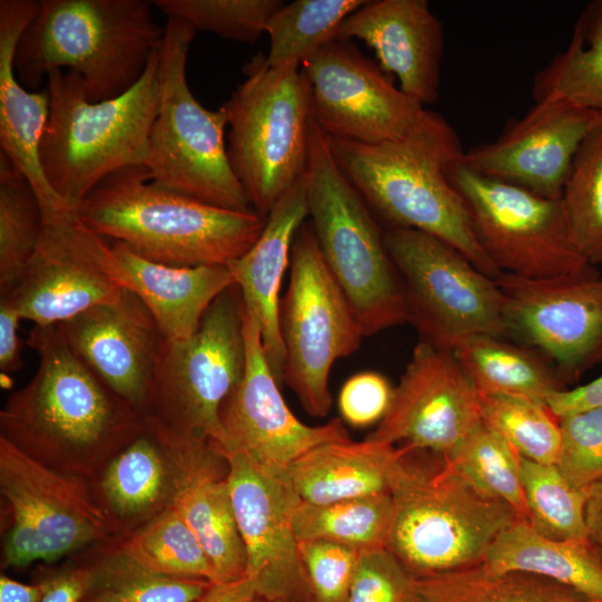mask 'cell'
Returning <instances> with one entry per match:
<instances>
[{
  "instance_id": "obj_31",
  "label": "cell",
  "mask_w": 602,
  "mask_h": 602,
  "mask_svg": "<svg viewBox=\"0 0 602 602\" xmlns=\"http://www.w3.org/2000/svg\"><path fill=\"white\" fill-rule=\"evenodd\" d=\"M480 395H508L544 402L566 389L557 369L538 351L507 338L473 334L450 350Z\"/></svg>"
},
{
  "instance_id": "obj_24",
  "label": "cell",
  "mask_w": 602,
  "mask_h": 602,
  "mask_svg": "<svg viewBox=\"0 0 602 602\" xmlns=\"http://www.w3.org/2000/svg\"><path fill=\"white\" fill-rule=\"evenodd\" d=\"M155 423L168 439L177 465L172 508L202 545L213 582L244 577L246 557L233 511L227 458L208 441L181 436Z\"/></svg>"
},
{
  "instance_id": "obj_1",
  "label": "cell",
  "mask_w": 602,
  "mask_h": 602,
  "mask_svg": "<svg viewBox=\"0 0 602 602\" xmlns=\"http://www.w3.org/2000/svg\"><path fill=\"white\" fill-rule=\"evenodd\" d=\"M35 376L0 411V436L39 463L94 479L145 426L144 417L76 355L58 324L35 326Z\"/></svg>"
},
{
  "instance_id": "obj_52",
  "label": "cell",
  "mask_w": 602,
  "mask_h": 602,
  "mask_svg": "<svg viewBox=\"0 0 602 602\" xmlns=\"http://www.w3.org/2000/svg\"><path fill=\"white\" fill-rule=\"evenodd\" d=\"M585 523L588 540L602 559V482L589 489Z\"/></svg>"
},
{
  "instance_id": "obj_46",
  "label": "cell",
  "mask_w": 602,
  "mask_h": 602,
  "mask_svg": "<svg viewBox=\"0 0 602 602\" xmlns=\"http://www.w3.org/2000/svg\"><path fill=\"white\" fill-rule=\"evenodd\" d=\"M411 577L388 548L362 551L347 602H407Z\"/></svg>"
},
{
  "instance_id": "obj_16",
  "label": "cell",
  "mask_w": 602,
  "mask_h": 602,
  "mask_svg": "<svg viewBox=\"0 0 602 602\" xmlns=\"http://www.w3.org/2000/svg\"><path fill=\"white\" fill-rule=\"evenodd\" d=\"M495 280L506 338L551 360L565 386L602 362V278L595 269L546 279L501 273Z\"/></svg>"
},
{
  "instance_id": "obj_27",
  "label": "cell",
  "mask_w": 602,
  "mask_h": 602,
  "mask_svg": "<svg viewBox=\"0 0 602 602\" xmlns=\"http://www.w3.org/2000/svg\"><path fill=\"white\" fill-rule=\"evenodd\" d=\"M111 250L124 289L143 302L162 336L169 341L191 338L215 299L235 285L229 264H161L142 258L118 241H114Z\"/></svg>"
},
{
  "instance_id": "obj_54",
  "label": "cell",
  "mask_w": 602,
  "mask_h": 602,
  "mask_svg": "<svg viewBox=\"0 0 602 602\" xmlns=\"http://www.w3.org/2000/svg\"><path fill=\"white\" fill-rule=\"evenodd\" d=\"M258 602H284V601H281V600H264V599H259Z\"/></svg>"
},
{
  "instance_id": "obj_30",
  "label": "cell",
  "mask_w": 602,
  "mask_h": 602,
  "mask_svg": "<svg viewBox=\"0 0 602 602\" xmlns=\"http://www.w3.org/2000/svg\"><path fill=\"white\" fill-rule=\"evenodd\" d=\"M484 564L546 577L602 602V559L591 543L550 538L526 520L517 518L496 537Z\"/></svg>"
},
{
  "instance_id": "obj_20",
  "label": "cell",
  "mask_w": 602,
  "mask_h": 602,
  "mask_svg": "<svg viewBox=\"0 0 602 602\" xmlns=\"http://www.w3.org/2000/svg\"><path fill=\"white\" fill-rule=\"evenodd\" d=\"M243 333L244 373L220 410L219 450L224 456L243 454L265 468L284 470L315 446L350 439L341 418L309 426L293 415L265 357L259 324L244 309Z\"/></svg>"
},
{
  "instance_id": "obj_12",
  "label": "cell",
  "mask_w": 602,
  "mask_h": 602,
  "mask_svg": "<svg viewBox=\"0 0 602 602\" xmlns=\"http://www.w3.org/2000/svg\"><path fill=\"white\" fill-rule=\"evenodd\" d=\"M290 265L279 307L282 381L307 414L322 418L332 405L329 376L333 363L356 352L365 334L322 256L311 223L297 232Z\"/></svg>"
},
{
  "instance_id": "obj_19",
  "label": "cell",
  "mask_w": 602,
  "mask_h": 602,
  "mask_svg": "<svg viewBox=\"0 0 602 602\" xmlns=\"http://www.w3.org/2000/svg\"><path fill=\"white\" fill-rule=\"evenodd\" d=\"M229 484L244 545L246 576L264 600L312 602L299 555L293 515L301 498L285 472L229 454Z\"/></svg>"
},
{
  "instance_id": "obj_39",
  "label": "cell",
  "mask_w": 602,
  "mask_h": 602,
  "mask_svg": "<svg viewBox=\"0 0 602 602\" xmlns=\"http://www.w3.org/2000/svg\"><path fill=\"white\" fill-rule=\"evenodd\" d=\"M520 459L516 450L482 421L443 460L480 494L507 503L520 518L527 521Z\"/></svg>"
},
{
  "instance_id": "obj_36",
  "label": "cell",
  "mask_w": 602,
  "mask_h": 602,
  "mask_svg": "<svg viewBox=\"0 0 602 602\" xmlns=\"http://www.w3.org/2000/svg\"><path fill=\"white\" fill-rule=\"evenodd\" d=\"M91 548L82 561L91 583L81 602H197L212 583L153 572L103 545Z\"/></svg>"
},
{
  "instance_id": "obj_32",
  "label": "cell",
  "mask_w": 602,
  "mask_h": 602,
  "mask_svg": "<svg viewBox=\"0 0 602 602\" xmlns=\"http://www.w3.org/2000/svg\"><path fill=\"white\" fill-rule=\"evenodd\" d=\"M407 602H596L534 574L496 572L484 563L460 571L411 577Z\"/></svg>"
},
{
  "instance_id": "obj_48",
  "label": "cell",
  "mask_w": 602,
  "mask_h": 602,
  "mask_svg": "<svg viewBox=\"0 0 602 602\" xmlns=\"http://www.w3.org/2000/svg\"><path fill=\"white\" fill-rule=\"evenodd\" d=\"M39 602H81L90 583L91 572L84 562L70 563L39 574Z\"/></svg>"
},
{
  "instance_id": "obj_26",
  "label": "cell",
  "mask_w": 602,
  "mask_h": 602,
  "mask_svg": "<svg viewBox=\"0 0 602 602\" xmlns=\"http://www.w3.org/2000/svg\"><path fill=\"white\" fill-rule=\"evenodd\" d=\"M308 215L303 173L276 201L256 242L229 263L243 309L259 324L265 357L280 386L284 349L279 328V293L295 234Z\"/></svg>"
},
{
  "instance_id": "obj_40",
  "label": "cell",
  "mask_w": 602,
  "mask_h": 602,
  "mask_svg": "<svg viewBox=\"0 0 602 602\" xmlns=\"http://www.w3.org/2000/svg\"><path fill=\"white\" fill-rule=\"evenodd\" d=\"M520 465L530 525L553 540L589 541L585 523L589 489L571 486L555 465L522 456Z\"/></svg>"
},
{
  "instance_id": "obj_42",
  "label": "cell",
  "mask_w": 602,
  "mask_h": 602,
  "mask_svg": "<svg viewBox=\"0 0 602 602\" xmlns=\"http://www.w3.org/2000/svg\"><path fill=\"white\" fill-rule=\"evenodd\" d=\"M480 418L516 453L540 464L554 465L561 431L546 404L508 395H480Z\"/></svg>"
},
{
  "instance_id": "obj_43",
  "label": "cell",
  "mask_w": 602,
  "mask_h": 602,
  "mask_svg": "<svg viewBox=\"0 0 602 602\" xmlns=\"http://www.w3.org/2000/svg\"><path fill=\"white\" fill-rule=\"evenodd\" d=\"M167 18L181 20L195 31L255 43L281 0H153Z\"/></svg>"
},
{
  "instance_id": "obj_41",
  "label": "cell",
  "mask_w": 602,
  "mask_h": 602,
  "mask_svg": "<svg viewBox=\"0 0 602 602\" xmlns=\"http://www.w3.org/2000/svg\"><path fill=\"white\" fill-rule=\"evenodd\" d=\"M561 201L581 253L592 265L602 262V124L579 148Z\"/></svg>"
},
{
  "instance_id": "obj_34",
  "label": "cell",
  "mask_w": 602,
  "mask_h": 602,
  "mask_svg": "<svg viewBox=\"0 0 602 602\" xmlns=\"http://www.w3.org/2000/svg\"><path fill=\"white\" fill-rule=\"evenodd\" d=\"M394 518L390 494L326 504L301 501L293 515L298 542L328 541L359 552L387 548Z\"/></svg>"
},
{
  "instance_id": "obj_7",
  "label": "cell",
  "mask_w": 602,
  "mask_h": 602,
  "mask_svg": "<svg viewBox=\"0 0 602 602\" xmlns=\"http://www.w3.org/2000/svg\"><path fill=\"white\" fill-rule=\"evenodd\" d=\"M390 495L387 548L412 577L483 564L496 537L520 518L507 503L480 494L445 463L429 472L405 458Z\"/></svg>"
},
{
  "instance_id": "obj_11",
  "label": "cell",
  "mask_w": 602,
  "mask_h": 602,
  "mask_svg": "<svg viewBox=\"0 0 602 602\" xmlns=\"http://www.w3.org/2000/svg\"><path fill=\"white\" fill-rule=\"evenodd\" d=\"M244 368L243 303L233 285L215 299L191 338L164 339L144 418L219 449L223 443L220 410Z\"/></svg>"
},
{
  "instance_id": "obj_53",
  "label": "cell",
  "mask_w": 602,
  "mask_h": 602,
  "mask_svg": "<svg viewBox=\"0 0 602 602\" xmlns=\"http://www.w3.org/2000/svg\"><path fill=\"white\" fill-rule=\"evenodd\" d=\"M40 589L37 583L26 584L6 574L0 575V602H39Z\"/></svg>"
},
{
  "instance_id": "obj_51",
  "label": "cell",
  "mask_w": 602,
  "mask_h": 602,
  "mask_svg": "<svg viewBox=\"0 0 602 602\" xmlns=\"http://www.w3.org/2000/svg\"><path fill=\"white\" fill-rule=\"evenodd\" d=\"M253 582L244 577L230 582H212L197 602H258Z\"/></svg>"
},
{
  "instance_id": "obj_44",
  "label": "cell",
  "mask_w": 602,
  "mask_h": 602,
  "mask_svg": "<svg viewBox=\"0 0 602 602\" xmlns=\"http://www.w3.org/2000/svg\"><path fill=\"white\" fill-rule=\"evenodd\" d=\"M561 441L555 467L576 489L602 482V406L559 418Z\"/></svg>"
},
{
  "instance_id": "obj_14",
  "label": "cell",
  "mask_w": 602,
  "mask_h": 602,
  "mask_svg": "<svg viewBox=\"0 0 602 602\" xmlns=\"http://www.w3.org/2000/svg\"><path fill=\"white\" fill-rule=\"evenodd\" d=\"M462 157L448 177L467 206L477 242L502 273L546 279L594 269L573 241L561 198L479 175Z\"/></svg>"
},
{
  "instance_id": "obj_17",
  "label": "cell",
  "mask_w": 602,
  "mask_h": 602,
  "mask_svg": "<svg viewBox=\"0 0 602 602\" xmlns=\"http://www.w3.org/2000/svg\"><path fill=\"white\" fill-rule=\"evenodd\" d=\"M300 67L310 86L311 118L328 137L362 144L392 140L425 109L352 40L328 41Z\"/></svg>"
},
{
  "instance_id": "obj_23",
  "label": "cell",
  "mask_w": 602,
  "mask_h": 602,
  "mask_svg": "<svg viewBox=\"0 0 602 602\" xmlns=\"http://www.w3.org/2000/svg\"><path fill=\"white\" fill-rule=\"evenodd\" d=\"M334 39H359L402 93L424 105L439 98L444 28L426 0H376L348 16Z\"/></svg>"
},
{
  "instance_id": "obj_28",
  "label": "cell",
  "mask_w": 602,
  "mask_h": 602,
  "mask_svg": "<svg viewBox=\"0 0 602 602\" xmlns=\"http://www.w3.org/2000/svg\"><path fill=\"white\" fill-rule=\"evenodd\" d=\"M144 421V429L91 479L97 499L120 534L172 508L176 493L173 448L153 420Z\"/></svg>"
},
{
  "instance_id": "obj_21",
  "label": "cell",
  "mask_w": 602,
  "mask_h": 602,
  "mask_svg": "<svg viewBox=\"0 0 602 602\" xmlns=\"http://www.w3.org/2000/svg\"><path fill=\"white\" fill-rule=\"evenodd\" d=\"M601 124L602 113L563 99L536 100L495 140L465 151L462 163L485 177L559 200L579 148Z\"/></svg>"
},
{
  "instance_id": "obj_47",
  "label": "cell",
  "mask_w": 602,
  "mask_h": 602,
  "mask_svg": "<svg viewBox=\"0 0 602 602\" xmlns=\"http://www.w3.org/2000/svg\"><path fill=\"white\" fill-rule=\"evenodd\" d=\"M394 389L379 372L353 375L343 383L338 397L342 421L355 428L379 424L390 407Z\"/></svg>"
},
{
  "instance_id": "obj_13",
  "label": "cell",
  "mask_w": 602,
  "mask_h": 602,
  "mask_svg": "<svg viewBox=\"0 0 602 602\" xmlns=\"http://www.w3.org/2000/svg\"><path fill=\"white\" fill-rule=\"evenodd\" d=\"M383 239L404 288L407 322L420 341L452 350L473 334L506 338L504 300L495 279L428 233L387 227Z\"/></svg>"
},
{
  "instance_id": "obj_10",
  "label": "cell",
  "mask_w": 602,
  "mask_h": 602,
  "mask_svg": "<svg viewBox=\"0 0 602 602\" xmlns=\"http://www.w3.org/2000/svg\"><path fill=\"white\" fill-rule=\"evenodd\" d=\"M1 566L55 562L120 534L91 479L46 466L0 436Z\"/></svg>"
},
{
  "instance_id": "obj_45",
  "label": "cell",
  "mask_w": 602,
  "mask_h": 602,
  "mask_svg": "<svg viewBox=\"0 0 602 602\" xmlns=\"http://www.w3.org/2000/svg\"><path fill=\"white\" fill-rule=\"evenodd\" d=\"M312 602H347L360 552L328 541L299 542Z\"/></svg>"
},
{
  "instance_id": "obj_37",
  "label": "cell",
  "mask_w": 602,
  "mask_h": 602,
  "mask_svg": "<svg viewBox=\"0 0 602 602\" xmlns=\"http://www.w3.org/2000/svg\"><path fill=\"white\" fill-rule=\"evenodd\" d=\"M366 0H297L283 3L269 19L266 64L280 67L301 64L321 46L334 39L341 22Z\"/></svg>"
},
{
  "instance_id": "obj_25",
  "label": "cell",
  "mask_w": 602,
  "mask_h": 602,
  "mask_svg": "<svg viewBox=\"0 0 602 602\" xmlns=\"http://www.w3.org/2000/svg\"><path fill=\"white\" fill-rule=\"evenodd\" d=\"M39 1H0V146L1 153L29 181L49 215L71 207L48 183L39 148L49 118L46 89L29 91L17 78L13 61L19 39L38 10Z\"/></svg>"
},
{
  "instance_id": "obj_4",
  "label": "cell",
  "mask_w": 602,
  "mask_h": 602,
  "mask_svg": "<svg viewBox=\"0 0 602 602\" xmlns=\"http://www.w3.org/2000/svg\"><path fill=\"white\" fill-rule=\"evenodd\" d=\"M147 0H40L14 54V72L36 89L54 69L82 79L89 101L115 98L142 77L164 28Z\"/></svg>"
},
{
  "instance_id": "obj_22",
  "label": "cell",
  "mask_w": 602,
  "mask_h": 602,
  "mask_svg": "<svg viewBox=\"0 0 602 602\" xmlns=\"http://www.w3.org/2000/svg\"><path fill=\"white\" fill-rule=\"evenodd\" d=\"M58 327L89 369L144 417L165 338L143 302L125 290L118 300L94 305Z\"/></svg>"
},
{
  "instance_id": "obj_29",
  "label": "cell",
  "mask_w": 602,
  "mask_h": 602,
  "mask_svg": "<svg viewBox=\"0 0 602 602\" xmlns=\"http://www.w3.org/2000/svg\"><path fill=\"white\" fill-rule=\"evenodd\" d=\"M409 446L351 439L324 443L294 459L285 475L301 501L326 504L390 494Z\"/></svg>"
},
{
  "instance_id": "obj_33",
  "label": "cell",
  "mask_w": 602,
  "mask_h": 602,
  "mask_svg": "<svg viewBox=\"0 0 602 602\" xmlns=\"http://www.w3.org/2000/svg\"><path fill=\"white\" fill-rule=\"evenodd\" d=\"M532 95L602 113V0L586 3L567 47L536 72Z\"/></svg>"
},
{
  "instance_id": "obj_6",
  "label": "cell",
  "mask_w": 602,
  "mask_h": 602,
  "mask_svg": "<svg viewBox=\"0 0 602 602\" xmlns=\"http://www.w3.org/2000/svg\"><path fill=\"white\" fill-rule=\"evenodd\" d=\"M308 211L322 256L365 336L407 322L404 288L383 231L311 118L304 171Z\"/></svg>"
},
{
  "instance_id": "obj_8",
  "label": "cell",
  "mask_w": 602,
  "mask_h": 602,
  "mask_svg": "<svg viewBox=\"0 0 602 602\" xmlns=\"http://www.w3.org/2000/svg\"><path fill=\"white\" fill-rule=\"evenodd\" d=\"M245 79L222 105L231 167L252 208L266 217L304 173L311 123L310 86L299 62L280 67L253 56Z\"/></svg>"
},
{
  "instance_id": "obj_49",
  "label": "cell",
  "mask_w": 602,
  "mask_h": 602,
  "mask_svg": "<svg viewBox=\"0 0 602 602\" xmlns=\"http://www.w3.org/2000/svg\"><path fill=\"white\" fill-rule=\"evenodd\" d=\"M22 317L18 307L7 294H0V371L8 378L21 367V343L18 337Z\"/></svg>"
},
{
  "instance_id": "obj_38",
  "label": "cell",
  "mask_w": 602,
  "mask_h": 602,
  "mask_svg": "<svg viewBox=\"0 0 602 602\" xmlns=\"http://www.w3.org/2000/svg\"><path fill=\"white\" fill-rule=\"evenodd\" d=\"M39 200L29 181L0 154V291L11 289L42 233Z\"/></svg>"
},
{
  "instance_id": "obj_35",
  "label": "cell",
  "mask_w": 602,
  "mask_h": 602,
  "mask_svg": "<svg viewBox=\"0 0 602 602\" xmlns=\"http://www.w3.org/2000/svg\"><path fill=\"white\" fill-rule=\"evenodd\" d=\"M101 545L156 573L213 582L202 545L173 508Z\"/></svg>"
},
{
  "instance_id": "obj_2",
  "label": "cell",
  "mask_w": 602,
  "mask_h": 602,
  "mask_svg": "<svg viewBox=\"0 0 602 602\" xmlns=\"http://www.w3.org/2000/svg\"><path fill=\"white\" fill-rule=\"evenodd\" d=\"M328 138L339 167L387 227L428 233L484 274L502 273L477 242L467 206L448 177L465 151L441 114L424 109L402 136L380 144Z\"/></svg>"
},
{
  "instance_id": "obj_3",
  "label": "cell",
  "mask_w": 602,
  "mask_h": 602,
  "mask_svg": "<svg viewBox=\"0 0 602 602\" xmlns=\"http://www.w3.org/2000/svg\"><path fill=\"white\" fill-rule=\"evenodd\" d=\"M76 211L101 237L172 266L229 264L256 242L266 220L254 210L223 208L164 187L145 165L113 173Z\"/></svg>"
},
{
  "instance_id": "obj_18",
  "label": "cell",
  "mask_w": 602,
  "mask_h": 602,
  "mask_svg": "<svg viewBox=\"0 0 602 602\" xmlns=\"http://www.w3.org/2000/svg\"><path fill=\"white\" fill-rule=\"evenodd\" d=\"M480 423V394L454 353L420 341L386 416L366 439L406 441L447 459Z\"/></svg>"
},
{
  "instance_id": "obj_15",
  "label": "cell",
  "mask_w": 602,
  "mask_h": 602,
  "mask_svg": "<svg viewBox=\"0 0 602 602\" xmlns=\"http://www.w3.org/2000/svg\"><path fill=\"white\" fill-rule=\"evenodd\" d=\"M42 217L39 243L21 276L0 292L11 298L22 320L58 324L118 300L126 289L111 244L86 226L76 208Z\"/></svg>"
},
{
  "instance_id": "obj_50",
  "label": "cell",
  "mask_w": 602,
  "mask_h": 602,
  "mask_svg": "<svg viewBox=\"0 0 602 602\" xmlns=\"http://www.w3.org/2000/svg\"><path fill=\"white\" fill-rule=\"evenodd\" d=\"M545 404L557 418L600 407L602 376L586 385L555 391L547 397Z\"/></svg>"
},
{
  "instance_id": "obj_9",
  "label": "cell",
  "mask_w": 602,
  "mask_h": 602,
  "mask_svg": "<svg viewBox=\"0 0 602 602\" xmlns=\"http://www.w3.org/2000/svg\"><path fill=\"white\" fill-rule=\"evenodd\" d=\"M195 30L167 18L159 50V101L145 163L151 181L202 202L253 210L235 176L224 138L227 116L203 107L190 90L186 62Z\"/></svg>"
},
{
  "instance_id": "obj_5",
  "label": "cell",
  "mask_w": 602,
  "mask_h": 602,
  "mask_svg": "<svg viewBox=\"0 0 602 602\" xmlns=\"http://www.w3.org/2000/svg\"><path fill=\"white\" fill-rule=\"evenodd\" d=\"M159 50L133 87L103 101L88 100L78 72L47 74L49 118L39 156L48 183L71 207L113 173L145 165L159 101Z\"/></svg>"
}]
</instances>
